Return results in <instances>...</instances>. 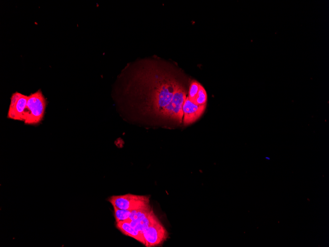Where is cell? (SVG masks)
<instances>
[{"mask_svg": "<svg viewBox=\"0 0 329 247\" xmlns=\"http://www.w3.org/2000/svg\"><path fill=\"white\" fill-rule=\"evenodd\" d=\"M206 106L197 105L187 97L183 105L184 124L187 126L196 121L203 113Z\"/></svg>", "mask_w": 329, "mask_h": 247, "instance_id": "cell-7", "label": "cell"}, {"mask_svg": "<svg viewBox=\"0 0 329 247\" xmlns=\"http://www.w3.org/2000/svg\"><path fill=\"white\" fill-rule=\"evenodd\" d=\"M156 216L153 210H152L146 217L139 221L136 222L130 220L126 221H128L135 229L142 232L149 226Z\"/></svg>", "mask_w": 329, "mask_h": 247, "instance_id": "cell-9", "label": "cell"}, {"mask_svg": "<svg viewBox=\"0 0 329 247\" xmlns=\"http://www.w3.org/2000/svg\"><path fill=\"white\" fill-rule=\"evenodd\" d=\"M178 83L168 76L155 77L149 95V106L153 112H159L171 102L176 86Z\"/></svg>", "mask_w": 329, "mask_h": 247, "instance_id": "cell-1", "label": "cell"}, {"mask_svg": "<svg viewBox=\"0 0 329 247\" xmlns=\"http://www.w3.org/2000/svg\"><path fill=\"white\" fill-rule=\"evenodd\" d=\"M116 226L123 234L132 237L143 245H145L142 232L135 229L128 221H122L116 222Z\"/></svg>", "mask_w": 329, "mask_h": 247, "instance_id": "cell-8", "label": "cell"}, {"mask_svg": "<svg viewBox=\"0 0 329 247\" xmlns=\"http://www.w3.org/2000/svg\"><path fill=\"white\" fill-rule=\"evenodd\" d=\"M265 158H266V159H267V160H269V159H270V158H268V157H265Z\"/></svg>", "mask_w": 329, "mask_h": 247, "instance_id": "cell-14", "label": "cell"}, {"mask_svg": "<svg viewBox=\"0 0 329 247\" xmlns=\"http://www.w3.org/2000/svg\"><path fill=\"white\" fill-rule=\"evenodd\" d=\"M28 96L16 92L12 94L7 114L8 118L23 121L27 108Z\"/></svg>", "mask_w": 329, "mask_h": 247, "instance_id": "cell-6", "label": "cell"}, {"mask_svg": "<svg viewBox=\"0 0 329 247\" xmlns=\"http://www.w3.org/2000/svg\"><path fill=\"white\" fill-rule=\"evenodd\" d=\"M46 101L40 90L28 96L24 122L28 125L37 124L42 120Z\"/></svg>", "mask_w": 329, "mask_h": 247, "instance_id": "cell-2", "label": "cell"}, {"mask_svg": "<svg viewBox=\"0 0 329 247\" xmlns=\"http://www.w3.org/2000/svg\"><path fill=\"white\" fill-rule=\"evenodd\" d=\"M142 233L146 247L159 246L168 236L167 231L157 216Z\"/></svg>", "mask_w": 329, "mask_h": 247, "instance_id": "cell-5", "label": "cell"}, {"mask_svg": "<svg viewBox=\"0 0 329 247\" xmlns=\"http://www.w3.org/2000/svg\"><path fill=\"white\" fill-rule=\"evenodd\" d=\"M152 210L150 206L147 208L132 211L131 216L128 220L136 222L139 221L146 217Z\"/></svg>", "mask_w": 329, "mask_h": 247, "instance_id": "cell-10", "label": "cell"}, {"mask_svg": "<svg viewBox=\"0 0 329 247\" xmlns=\"http://www.w3.org/2000/svg\"><path fill=\"white\" fill-rule=\"evenodd\" d=\"M113 208L116 222L126 221L129 219L132 211L121 209L115 207H113Z\"/></svg>", "mask_w": 329, "mask_h": 247, "instance_id": "cell-11", "label": "cell"}, {"mask_svg": "<svg viewBox=\"0 0 329 247\" xmlns=\"http://www.w3.org/2000/svg\"><path fill=\"white\" fill-rule=\"evenodd\" d=\"M186 97L184 88L178 83L171 102L159 112L158 115L181 123L183 117V105Z\"/></svg>", "mask_w": 329, "mask_h": 247, "instance_id": "cell-3", "label": "cell"}, {"mask_svg": "<svg viewBox=\"0 0 329 247\" xmlns=\"http://www.w3.org/2000/svg\"><path fill=\"white\" fill-rule=\"evenodd\" d=\"M207 100V95L206 91L200 84L198 91L194 102L199 105H205L206 104Z\"/></svg>", "mask_w": 329, "mask_h": 247, "instance_id": "cell-12", "label": "cell"}, {"mask_svg": "<svg viewBox=\"0 0 329 247\" xmlns=\"http://www.w3.org/2000/svg\"><path fill=\"white\" fill-rule=\"evenodd\" d=\"M199 84L200 83L196 80L192 81L190 84L188 97L193 102L195 100L198 91Z\"/></svg>", "mask_w": 329, "mask_h": 247, "instance_id": "cell-13", "label": "cell"}, {"mask_svg": "<svg viewBox=\"0 0 329 247\" xmlns=\"http://www.w3.org/2000/svg\"><path fill=\"white\" fill-rule=\"evenodd\" d=\"M107 200L113 207L132 211L150 206L149 197L145 195L132 194L113 195L108 198Z\"/></svg>", "mask_w": 329, "mask_h": 247, "instance_id": "cell-4", "label": "cell"}]
</instances>
